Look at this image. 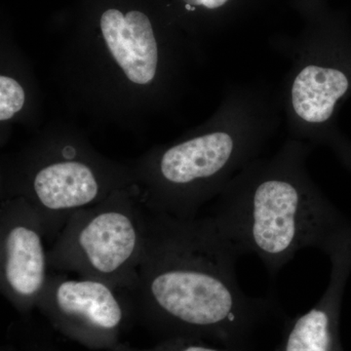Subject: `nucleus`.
<instances>
[{
	"instance_id": "nucleus-1",
	"label": "nucleus",
	"mask_w": 351,
	"mask_h": 351,
	"mask_svg": "<svg viewBox=\"0 0 351 351\" xmlns=\"http://www.w3.org/2000/svg\"><path fill=\"white\" fill-rule=\"evenodd\" d=\"M239 257L211 217L179 219L145 208L144 247L130 298L145 315L176 332L214 337L239 350L274 304L240 288Z\"/></svg>"
},
{
	"instance_id": "nucleus-2",
	"label": "nucleus",
	"mask_w": 351,
	"mask_h": 351,
	"mask_svg": "<svg viewBox=\"0 0 351 351\" xmlns=\"http://www.w3.org/2000/svg\"><path fill=\"white\" fill-rule=\"evenodd\" d=\"M294 156L247 171L226 188L211 216L240 255L257 256L271 276L304 249L326 252L346 230Z\"/></svg>"
},
{
	"instance_id": "nucleus-3",
	"label": "nucleus",
	"mask_w": 351,
	"mask_h": 351,
	"mask_svg": "<svg viewBox=\"0 0 351 351\" xmlns=\"http://www.w3.org/2000/svg\"><path fill=\"white\" fill-rule=\"evenodd\" d=\"M145 208L117 191L78 210L48 250L58 271L98 279L129 295L138 283L144 247Z\"/></svg>"
},
{
	"instance_id": "nucleus-4",
	"label": "nucleus",
	"mask_w": 351,
	"mask_h": 351,
	"mask_svg": "<svg viewBox=\"0 0 351 351\" xmlns=\"http://www.w3.org/2000/svg\"><path fill=\"white\" fill-rule=\"evenodd\" d=\"M244 156L242 145L225 132L199 136L166 149L157 160L154 189L145 207L175 218H196L201 205Z\"/></svg>"
},
{
	"instance_id": "nucleus-5",
	"label": "nucleus",
	"mask_w": 351,
	"mask_h": 351,
	"mask_svg": "<svg viewBox=\"0 0 351 351\" xmlns=\"http://www.w3.org/2000/svg\"><path fill=\"white\" fill-rule=\"evenodd\" d=\"M45 232L36 210L19 197L0 212V289L19 311L36 306L47 282L49 258Z\"/></svg>"
},
{
	"instance_id": "nucleus-6",
	"label": "nucleus",
	"mask_w": 351,
	"mask_h": 351,
	"mask_svg": "<svg viewBox=\"0 0 351 351\" xmlns=\"http://www.w3.org/2000/svg\"><path fill=\"white\" fill-rule=\"evenodd\" d=\"M73 145L61 149V159L34 168L24 199L38 214L46 241L52 245L78 210L93 206L108 197L99 169L77 159Z\"/></svg>"
},
{
	"instance_id": "nucleus-7",
	"label": "nucleus",
	"mask_w": 351,
	"mask_h": 351,
	"mask_svg": "<svg viewBox=\"0 0 351 351\" xmlns=\"http://www.w3.org/2000/svg\"><path fill=\"white\" fill-rule=\"evenodd\" d=\"M128 297L126 291L98 279L50 274L36 306L76 331L107 335L121 326L123 299Z\"/></svg>"
},
{
	"instance_id": "nucleus-8",
	"label": "nucleus",
	"mask_w": 351,
	"mask_h": 351,
	"mask_svg": "<svg viewBox=\"0 0 351 351\" xmlns=\"http://www.w3.org/2000/svg\"><path fill=\"white\" fill-rule=\"evenodd\" d=\"M325 253L331 260L329 285L319 301L289 324L279 351H343L339 307L351 265V230L341 233Z\"/></svg>"
},
{
	"instance_id": "nucleus-9",
	"label": "nucleus",
	"mask_w": 351,
	"mask_h": 351,
	"mask_svg": "<svg viewBox=\"0 0 351 351\" xmlns=\"http://www.w3.org/2000/svg\"><path fill=\"white\" fill-rule=\"evenodd\" d=\"M101 29L110 54L128 80L147 84L156 76L158 49L151 21L140 11L123 15L108 9L101 15Z\"/></svg>"
},
{
	"instance_id": "nucleus-10",
	"label": "nucleus",
	"mask_w": 351,
	"mask_h": 351,
	"mask_svg": "<svg viewBox=\"0 0 351 351\" xmlns=\"http://www.w3.org/2000/svg\"><path fill=\"white\" fill-rule=\"evenodd\" d=\"M348 88L345 73L309 64L298 73L293 83L292 105L295 114L307 123L327 121Z\"/></svg>"
},
{
	"instance_id": "nucleus-11",
	"label": "nucleus",
	"mask_w": 351,
	"mask_h": 351,
	"mask_svg": "<svg viewBox=\"0 0 351 351\" xmlns=\"http://www.w3.org/2000/svg\"><path fill=\"white\" fill-rule=\"evenodd\" d=\"M25 94L19 83L8 76H0V119H12L24 107Z\"/></svg>"
},
{
	"instance_id": "nucleus-12",
	"label": "nucleus",
	"mask_w": 351,
	"mask_h": 351,
	"mask_svg": "<svg viewBox=\"0 0 351 351\" xmlns=\"http://www.w3.org/2000/svg\"><path fill=\"white\" fill-rule=\"evenodd\" d=\"M161 351H232L219 350V348H213L204 345V343H193L191 341H186L184 339L175 341L171 345L166 346Z\"/></svg>"
},
{
	"instance_id": "nucleus-13",
	"label": "nucleus",
	"mask_w": 351,
	"mask_h": 351,
	"mask_svg": "<svg viewBox=\"0 0 351 351\" xmlns=\"http://www.w3.org/2000/svg\"><path fill=\"white\" fill-rule=\"evenodd\" d=\"M188 5L204 6L209 9H216L225 5L228 0H184Z\"/></svg>"
}]
</instances>
